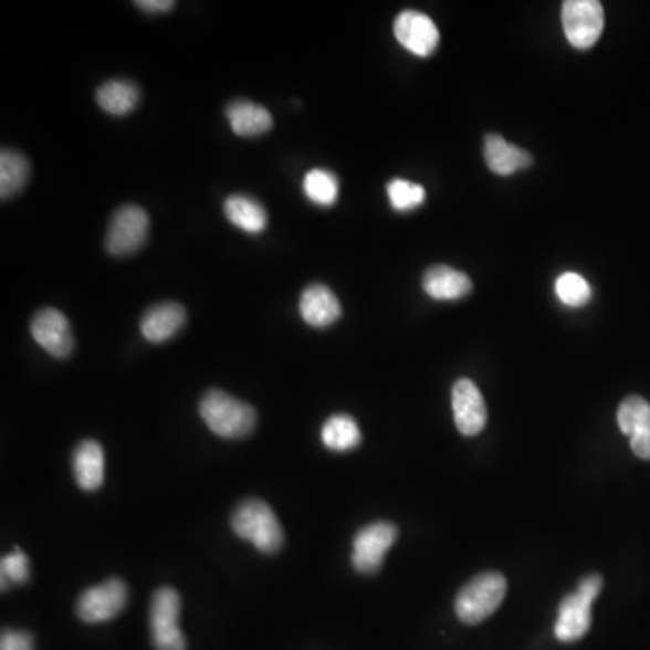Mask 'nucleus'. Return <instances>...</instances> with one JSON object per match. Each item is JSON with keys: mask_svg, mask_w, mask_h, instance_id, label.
<instances>
[{"mask_svg": "<svg viewBox=\"0 0 650 650\" xmlns=\"http://www.w3.org/2000/svg\"><path fill=\"white\" fill-rule=\"evenodd\" d=\"M185 322H187V311L181 304L162 302L145 313L139 327H141L145 340L162 344V342H168L178 335Z\"/></svg>", "mask_w": 650, "mask_h": 650, "instance_id": "obj_14", "label": "nucleus"}, {"mask_svg": "<svg viewBox=\"0 0 650 650\" xmlns=\"http://www.w3.org/2000/svg\"><path fill=\"white\" fill-rule=\"evenodd\" d=\"M506 578L501 573H481L455 598V612L464 623H481L497 611L506 596Z\"/></svg>", "mask_w": 650, "mask_h": 650, "instance_id": "obj_4", "label": "nucleus"}, {"mask_svg": "<svg viewBox=\"0 0 650 650\" xmlns=\"http://www.w3.org/2000/svg\"><path fill=\"white\" fill-rule=\"evenodd\" d=\"M604 587V578L600 575H587L581 578L578 589L567 595L558 607L555 636L564 643L580 640L591 627V607Z\"/></svg>", "mask_w": 650, "mask_h": 650, "instance_id": "obj_3", "label": "nucleus"}, {"mask_svg": "<svg viewBox=\"0 0 650 650\" xmlns=\"http://www.w3.org/2000/svg\"><path fill=\"white\" fill-rule=\"evenodd\" d=\"M484 159L490 170L499 176H512L530 167L533 161L524 148L507 144L499 134H490L484 139Z\"/></svg>", "mask_w": 650, "mask_h": 650, "instance_id": "obj_18", "label": "nucleus"}, {"mask_svg": "<svg viewBox=\"0 0 650 650\" xmlns=\"http://www.w3.org/2000/svg\"><path fill=\"white\" fill-rule=\"evenodd\" d=\"M31 335L36 344L54 358H70L74 350V336L64 313L53 307L40 310L31 321Z\"/></svg>", "mask_w": 650, "mask_h": 650, "instance_id": "obj_10", "label": "nucleus"}, {"mask_svg": "<svg viewBox=\"0 0 650 650\" xmlns=\"http://www.w3.org/2000/svg\"><path fill=\"white\" fill-rule=\"evenodd\" d=\"M127 600L128 589L125 581L111 578L82 593L76 604V612L80 620L87 623H104L124 611Z\"/></svg>", "mask_w": 650, "mask_h": 650, "instance_id": "obj_9", "label": "nucleus"}, {"mask_svg": "<svg viewBox=\"0 0 650 650\" xmlns=\"http://www.w3.org/2000/svg\"><path fill=\"white\" fill-rule=\"evenodd\" d=\"M237 537L252 542L261 553H276L284 544V532L275 512L261 499H248L232 515Z\"/></svg>", "mask_w": 650, "mask_h": 650, "instance_id": "obj_2", "label": "nucleus"}, {"mask_svg": "<svg viewBox=\"0 0 650 650\" xmlns=\"http://www.w3.org/2000/svg\"><path fill=\"white\" fill-rule=\"evenodd\" d=\"M199 415L208 429L221 438H247L255 429L256 412L252 405L233 398L224 390H208L199 403Z\"/></svg>", "mask_w": 650, "mask_h": 650, "instance_id": "obj_1", "label": "nucleus"}, {"mask_svg": "<svg viewBox=\"0 0 650 650\" xmlns=\"http://www.w3.org/2000/svg\"><path fill=\"white\" fill-rule=\"evenodd\" d=\"M604 25L606 13L598 0H567L562 4V28L573 48L581 51L593 48Z\"/></svg>", "mask_w": 650, "mask_h": 650, "instance_id": "obj_6", "label": "nucleus"}, {"mask_svg": "<svg viewBox=\"0 0 650 650\" xmlns=\"http://www.w3.org/2000/svg\"><path fill=\"white\" fill-rule=\"evenodd\" d=\"M224 216L233 227L253 235L264 232L268 227L266 208L256 199L242 193H233L224 201Z\"/></svg>", "mask_w": 650, "mask_h": 650, "instance_id": "obj_20", "label": "nucleus"}, {"mask_svg": "<svg viewBox=\"0 0 650 650\" xmlns=\"http://www.w3.org/2000/svg\"><path fill=\"white\" fill-rule=\"evenodd\" d=\"M423 290L433 301H459L473 290L470 276L450 266H432L424 271Z\"/></svg>", "mask_w": 650, "mask_h": 650, "instance_id": "obj_17", "label": "nucleus"}, {"mask_svg": "<svg viewBox=\"0 0 650 650\" xmlns=\"http://www.w3.org/2000/svg\"><path fill=\"white\" fill-rule=\"evenodd\" d=\"M0 578H2V591L17 584H25L30 580V558L22 549L6 555L0 562Z\"/></svg>", "mask_w": 650, "mask_h": 650, "instance_id": "obj_27", "label": "nucleus"}, {"mask_svg": "<svg viewBox=\"0 0 650 650\" xmlns=\"http://www.w3.org/2000/svg\"><path fill=\"white\" fill-rule=\"evenodd\" d=\"M453 421L463 436H475L486 427L488 410L483 395L472 379H459L452 389Z\"/></svg>", "mask_w": 650, "mask_h": 650, "instance_id": "obj_11", "label": "nucleus"}, {"mask_svg": "<svg viewBox=\"0 0 650 650\" xmlns=\"http://www.w3.org/2000/svg\"><path fill=\"white\" fill-rule=\"evenodd\" d=\"M73 473L78 484L85 492H94L104 484L105 453L98 441H82L74 449Z\"/></svg>", "mask_w": 650, "mask_h": 650, "instance_id": "obj_16", "label": "nucleus"}, {"mask_svg": "<svg viewBox=\"0 0 650 650\" xmlns=\"http://www.w3.org/2000/svg\"><path fill=\"white\" fill-rule=\"evenodd\" d=\"M227 118L233 133L241 138H256L270 133L273 127V116L270 111L248 99H237L228 105Z\"/></svg>", "mask_w": 650, "mask_h": 650, "instance_id": "obj_19", "label": "nucleus"}, {"mask_svg": "<svg viewBox=\"0 0 650 650\" xmlns=\"http://www.w3.org/2000/svg\"><path fill=\"white\" fill-rule=\"evenodd\" d=\"M558 301L567 307L586 306L591 301V286L584 276L575 271H566L555 282Z\"/></svg>", "mask_w": 650, "mask_h": 650, "instance_id": "obj_25", "label": "nucleus"}, {"mask_svg": "<svg viewBox=\"0 0 650 650\" xmlns=\"http://www.w3.org/2000/svg\"><path fill=\"white\" fill-rule=\"evenodd\" d=\"M0 650H35L33 649V636L25 631L8 629L0 638Z\"/></svg>", "mask_w": 650, "mask_h": 650, "instance_id": "obj_28", "label": "nucleus"}, {"mask_svg": "<svg viewBox=\"0 0 650 650\" xmlns=\"http://www.w3.org/2000/svg\"><path fill=\"white\" fill-rule=\"evenodd\" d=\"M389 193L390 207L398 212H409L415 210L424 201V188L418 182L407 181V179H392L387 187Z\"/></svg>", "mask_w": 650, "mask_h": 650, "instance_id": "obj_26", "label": "nucleus"}, {"mask_svg": "<svg viewBox=\"0 0 650 650\" xmlns=\"http://www.w3.org/2000/svg\"><path fill=\"white\" fill-rule=\"evenodd\" d=\"M322 441L335 452H349L361 443L360 427L349 415L331 416L322 427Z\"/></svg>", "mask_w": 650, "mask_h": 650, "instance_id": "obj_22", "label": "nucleus"}, {"mask_svg": "<svg viewBox=\"0 0 650 650\" xmlns=\"http://www.w3.org/2000/svg\"><path fill=\"white\" fill-rule=\"evenodd\" d=\"M30 179V162L24 154L17 150H2L0 154V196L2 199L15 198Z\"/></svg>", "mask_w": 650, "mask_h": 650, "instance_id": "obj_23", "label": "nucleus"}, {"mask_svg": "<svg viewBox=\"0 0 650 650\" xmlns=\"http://www.w3.org/2000/svg\"><path fill=\"white\" fill-rule=\"evenodd\" d=\"M181 598L172 587H159L150 601V635L156 650H187L179 629Z\"/></svg>", "mask_w": 650, "mask_h": 650, "instance_id": "obj_5", "label": "nucleus"}, {"mask_svg": "<svg viewBox=\"0 0 650 650\" xmlns=\"http://www.w3.org/2000/svg\"><path fill=\"white\" fill-rule=\"evenodd\" d=\"M304 192L318 207H333L340 193V185L335 174L325 168H313L304 178Z\"/></svg>", "mask_w": 650, "mask_h": 650, "instance_id": "obj_24", "label": "nucleus"}, {"mask_svg": "<svg viewBox=\"0 0 650 650\" xmlns=\"http://www.w3.org/2000/svg\"><path fill=\"white\" fill-rule=\"evenodd\" d=\"M398 538V527L390 523H375L361 527L353 541V566L361 575H375L384 566V558Z\"/></svg>", "mask_w": 650, "mask_h": 650, "instance_id": "obj_8", "label": "nucleus"}, {"mask_svg": "<svg viewBox=\"0 0 650 650\" xmlns=\"http://www.w3.org/2000/svg\"><path fill=\"white\" fill-rule=\"evenodd\" d=\"M150 230V219L144 208L125 205L114 212L108 224L105 248L114 256H127L144 248Z\"/></svg>", "mask_w": 650, "mask_h": 650, "instance_id": "obj_7", "label": "nucleus"}, {"mask_svg": "<svg viewBox=\"0 0 650 650\" xmlns=\"http://www.w3.org/2000/svg\"><path fill=\"white\" fill-rule=\"evenodd\" d=\"M139 10L147 11V13H167L172 10V0H139L136 2Z\"/></svg>", "mask_w": 650, "mask_h": 650, "instance_id": "obj_29", "label": "nucleus"}, {"mask_svg": "<svg viewBox=\"0 0 650 650\" xmlns=\"http://www.w3.org/2000/svg\"><path fill=\"white\" fill-rule=\"evenodd\" d=\"M395 35L399 44L416 56L424 59L438 50V25L421 11L407 10L399 13L395 22Z\"/></svg>", "mask_w": 650, "mask_h": 650, "instance_id": "obj_12", "label": "nucleus"}, {"mask_svg": "<svg viewBox=\"0 0 650 650\" xmlns=\"http://www.w3.org/2000/svg\"><path fill=\"white\" fill-rule=\"evenodd\" d=\"M96 102L111 116H125L139 104L138 85L128 80H108L96 93Z\"/></svg>", "mask_w": 650, "mask_h": 650, "instance_id": "obj_21", "label": "nucleus"}, {"mask_svg": "<svg viewBox=\"0 0 650 650\" xmlns=\"http://www.w3.org/2000/svg\"><path fill=\"white\" fill-rule=\"evenodd\" d=\"M302 318L311 327H329L342 316V306L335 293L324 284H311L301 296Z\"/></svg>", "mask_w": 650, "mask_h": 650, "instance_id": "obj_15", "label": "nucleus"}, {"mask_svg": "<svg viewBox=\"0 0 650 650\" xmlns=\"http://www.w3.org/2000/svg\"><path fill=\"white\" fill-rule=\"evenodd\" d=\"M618 427L631 441L632 452L650 461V403L640 396L623 399L618 409Z\"/></svg>", "mask_w": 650, "mask_h": 650, "instance_id": "obj_13", "label": "nucleus"}]
</instances>
